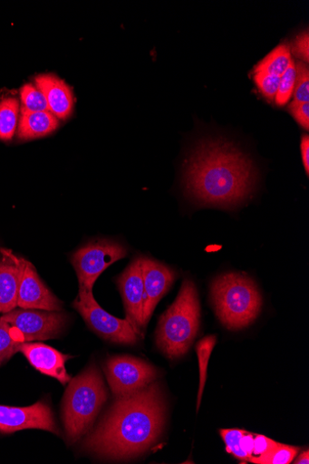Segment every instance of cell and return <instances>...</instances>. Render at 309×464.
<instances>
[{"mask_svg":"<svg viewBox=\"0 0 309 464\" xmlns=\"http://www.w3.org/2000/svg\"><path fill=\"white\" fill-rule=\"evenodd\" d=\"M257 180L253 160L225 139L200 141L185 164V188L200 206L237 208L251 198Z\"/></svg>","mask_w":309,"mask_h":464,"instance_id":"cell-1","label":"cell"},{"mask_svg":"<svg viewBox=\"0 0 309 464\" xmlns=\"http://www.w3.org/2000/svg\"><path fill=\"white\" fill-rule=\"evenodd\" d=\"M116 399L98 428L85 439L84 447L114 459L140 456L162 433L165 403L161 391L157 384H150L136 393Z\"/></svg>","mask_w":309,"mask_h":464,"instance_id":"cell-2","label":"cell"},{"mask_svg":"<svg viewBox=\"0 0 309 464\" xmlns=\"http://www.w3.org/2000/svg\"><path fill=\"white\" fill-rule=\"evenodd\" d=\"M199 324L198 289L191 279H185L178 298L159 319L158 348L170 360L184 356L198 335Z\"/></svg>","mask_w":309,"mask_h":464,"instance_id":"cell-3","label":"cell"},{"mask_svg":"<svg viewBox=\"0 0 309 464\" xmlns=\"http://www.w3.org/2000/svg\"><path fill=\"white\" fill-rule=\"evenodd\" d=\"M107 397L103 378L95 366L88 367L69 382L63 402V420L71 443L90 431Z\"/></svg>","mask_w":309,"mask_h":464,"instance_id":"cell-4","label":"cell"},{"mask_svg":"<svg viewBox=\"0 0 309 464\" xmlns=\"http://www.w3.org/2000/svg\"><path fill=\"white\" fill-rule=\"evenodd\" d=\"M211 299L217 316L230 330L251 324L258 316L262 299L248 276L231 273L217 277L211 285Z\"/></svg>","mask_w":309,"mask_h":464,"instance_id":"cell-5","label":"cell"},{"mask_svg":"<svg viewBox=\"0 0 309 464\" xmlns=\"http://www.w3.org/2000/svg\"><path fill=\"white\" fill-rule=\"evenodd\" d=\"M127 256L125 246L107 238L92 241L76 250L72 256V265L78 277L79 292H93L101 275Z\"/></svg>","mask_w":309,"mask_h":464,"instance_id":"cell-6","label":"cell"},{"mask_svg":"<svg viewBox=\"0 0 309 464\" xmlns=\"http://www.w3.org/2000/svg\"><path fill=\"white\" fill-rule=\"evenodd\" d=\"M88 327L102 339L112 343L136 345L139 334L126 319H119L102 309L94 298L93 292H79L73 304Z\"/></svg>","mask_w":309,"mask_h":464,"instance_id":"cell-7","label":"cell"},{"mask_svg":"<svg viewBox=\"0 0 309 464\" xmlns=\"http://www.w3.org/2000/svg\"><path fill=\"white\" fill-rule=\"evenodd\" d=\"M0 318L12 326L20 343L55 339L67 323L65 314L35 309H14Z\"/></svg>","mask_w":309,"mask_h":464,"instance_id":"cell-8","label":"cell"},{"mask_svg":"<svg viewBox=\"0 0 309 464\" xmlns=\"http://www.w3.org/2000/svg\"><path fill=\"white\" fill-rule=\"evenodd\" d=\"M110 388L116 398L136 393L152 384L159 373L156 368L138 358L115 356L104 367Z\"/></svg>","mask_w":309,"mask_h":464,"instance_id":"cell-9","label":"cell"},{"mask_svg":"<svg viewBox=\"0 0 309 464\" xmlns=\"http://www.w3.org/2000/svg\"><path fill=\"white\" fill-rule=\"evenodd\" d=\"M24 430H42L60 435L51 407L36 402L30 407L0 405V433L12 434Z\"/></svg>","mask_w":309,"mask_h":464,"instance_id":"cell-10","label":"cell"},{"mask_svg":"<svg viewBox=\"0 0 309 464\" xmlns=\"http://www.w3.org/2000/svg\"><path fill=\"white\" fill-rule=\"evenodd\" d=\"M141 258L137 257L132 260L116 279L125 308V319L140 336L143 335L145 330L143 324L144 283Z\"/></svg>","mask_w":309,"mask_h":464,"instance_id":"cell-11","label":"cell"},{"mask_svg":"<svg viewBox=\"0 0 309 464\" xmlns=\"http://www.w3.org/2000/svg\"><path fill=\"white\" fill-rule=\"evenodd\" d=\"M144 283L143 324L146 328L158 304L170 289L176 273L159 262L141 258Z\"/></svg>","mask_w":309,"mask_h":464,"instance_id":"cell-12","label":"cell"},{"mask_svg":"<svg viewBox=\"0 0 309 464\" xmlns=\"http://www.w3.org/2000/svg\"><path fill=\"white\" fill-rule=\"evenodd\" d=\"M17 307L53 312L63 310V304L42 282L34 266L26 260L19 288Z\"/></svg>","mask_w":309,"mask_h":464,"instance_id":"cell-13","label":"cell"},{"mask_svg":"<svg viewBox=\"0 0 309 464\" xmlns=\"http://www.w3.org/2000/svg\"><path fill=\"white\" fill-rule=\"evenodd\" d=\"M0 314H5L17 307L25 259L6 248H0Z\"/></svg>","mask_w":309,"mask_h":464,"instance_id":"cell-14","label":"cell"},{"mask_svg":"<svg viewBox=\"0 0 309 464\" xmlns=\"http://www.w3.org/2000/svg\"><path fill=\"white\" fill-rule=\"evenodd\" d=\"M19 352L41 373L56 378L63 385L71 382L65 368V362L71 358L69 355L42 343H22Z\"/></svg>","mask_w":309,"mask_h":464,"instance_id":"cell-15","label":"cell"},{"mask_svg":"<svg viewBox=\"0 0 309 464\" xmlns=\"http://www.w3.org/2000/svg\"><path fill=\"white\" fill-rule=\"evenodd\" d=\"M36 87L45 96L49 111L59 120H66L72 112L74 98L68 84L53 74H43L35 78Z\"/></svg>","mask_w":309,"mask_h":464,"instance_id":"cell-16","label":"cell"},{"mask_svg":"<svg viewBox=\"0 0 309 464\" xmlns=\"http://www.w3.org/2000/svg\"><path fill=\"white\" fill-rule=\"evenodd\" d=\"M18 138L32 140L46 137L59 128V119L51 111L30 112L21 110Z\"/></svg>","mask_w":309,"mask_h":464,"instance_id":"cell-17","label":"cell"},{"mask_svg":"<svg viewBox=\"0 0 309 464\" xmlns=\"http://www.w3.org/2000/svg\"><path fill=\"white\" fill-rule=\"evenodd\" d=\"M292 61L290 47L283 44L258 62L254 67L253 72H263L281 77Z\"/></svg>","mask_w":309,"mask_h":464,"instance_id":"cell-18","label":"cell"},{"mask_svg":"<svg viewBox=\"0 0 309 464\" xmlns=\"http://www.w3.org/2000/svg\"><path fill=\"white\" fill-rule=\"evenodd\" d=\"M20 115V104L15 98H6L0 102V140L14 139Z\"/></svg>","mask_w":309,"mask_h":464,"instance_id":"cell-19","label":"cell"},{"mask_svg":"<svg viewBox=\"0 0 309 464\" xmlns=\"http://www.w3.org/2000/svg\"><path fill=\"white\" fill-rule=\"evenodd\" d=\"M216 335H209L205 337L198 345H197V353L198 357L199 362V390L198 395V407L197 410H199L203 391L205 388V384L207 382V372H208V364L209 362V358L211 353L216 345Z\"/></svg>","mask_w":309,"mask_h":464,"instance_id":"cell-20","label":"cell"},{"mask_svg":"<svg viewBox=\"0 0 309 464\" xmlns=\"http://www.w3.org/2000/svg\"><path fill=\"white\" fill-rule=\"evenodd\" d=\"M299 448L278 443L266 454L252 457L250 462L256 464H289L297 455Z\"/></svg>","mask_w":309,"mask_h":464,"instance_id":"cell-21","label":"cell"},{"mask_svg":"<svg viewBox=\"0 0 309 464\" xmlns=\"http://www.w3.org/2000/svg\"><path fill=\"white\" fill-rule=\"evenodd\" d=\"M21 101L23 103L21 110L23 111L30 112L49 111L45 96H43L40 90L36 86H34L33 83L25 84L21 90Z\"/></svg>","mask_w":309,"mask_h":464,"instance_id":"cell-22","label":"cell"},{"mask_svg":"<svg viewBox=\"0 0 309 464\" xmlns=\"http://www.w3.org/2000/svg\"><path fill=\"white\" fill-rule=\"evenodd\" d=\"M21 343L15 339L12 326L0 318V364L19 353Z\"/></svg>","mask_w":309,"mask_h":464,"instance_id":"cell-23","label":"cell"},{"mask_svg":"<svg viewBox=\"0 0 309 464\" xmlns=\"http://www.w3.org/2000/svg\"><path fill=\"white\" fill-rule=\"evenodd\" d=\"M296 78L295 63L293 60L287 70L281 76L279 88L275 99L278 107L285 106L291 100Z\"/></svg>","mask_w":309,"mask_h":464,"instance_id":"cell-24","label":"cell"},{"mask_svg":"<svg viewBox=\"0 0 309 464\" xmlns=\"http://www.w3.org/2000/svg\"><path fill=\"white\" fill-rule=\"evenodd\" d=\"M295 63L296 78L294 90V101L296 102H309V69L306 63L298 61Z\"/></svg>","mask_w":309,"mask_h":464,"instance_id":"cell-25","label":"cell"},{"mask_svg":"<svg viewBox=\"0 0 309 464\" xmlns=\"http://www.w3.org/2000/svg\"><path fill=\"white\" fill-rule=\"evenodd\" d=\"M252 79L260 93L269 101L275 99L281 77L263 72H253Z\"/></svg>","mask_w":309,"mask_h":464,"instance_id":"cell-26","label":"cell"},{"mask_svg":"<svg viewBox=\"0 0 309 464\" xmlns=\"http://www.w3.org/2000/svg\"><path fill=\"white\" fill-rule=\"evenodd\" d=\"M245 432V430H223L219 431L227 445V452L233 454L241 461H249V458L242 450L240 444Z\"/></svg>","mask_w":309,"mask_h":464,"instance_id":"cell-27","label":"cell"},{"mask_svg":"<svg viewBox=\"0 0 309 464\" xmlns=\"http://www.w3.org/2000/svg\"><path fill=\"white\" fill-rule=\"evenodd\" d=\"M291 53L304 63H309V34L308 30L301 32L293 41ZM291 53V54H292Z\"/></svg>","mask_w":309,"mask_h":464,"instance_id":"cell-28","label":"cell"},{"mask_svg":"<svg viewBox=\"0 0 309 464\" xmlns=\"http://www.w3.org/2000/svg\"><path fill=\"white\" fill-rule=\"evenodd\" d=\"M288 111L301 128L306 131L309 130V102L293 101L288 106Z\"/></svg>","mask_w":309,"mask_h":464,"instance_id":"cell-29","label":"cell"},{"mask_svg":"<svg viewBox=\"0 0 309 464\" xmlns=\"http://www.w3.org/2000/svg\"><path fill=\"white\" fill-rule=\"evenodd\" d=\"M278 442L262 436L256 435L254 437V450L252 457H258L263 454H266L277 446Z\"/></svg>","mask_w":309,"mask_h":464,"instance_id":"cell-30","label":"cell"},{"mask_svg":"<svg viewBox=\"0 0 309 464\" xmlns=\"http://www.w3.org/2000/svg\"><path fill=\"white\" fill-rule=\"evenodd\" d=\"M301 157L306 176L309 174V137L303 135L301 139Z\"/></svg>","mask_w":309,"mask_h":464,"instance_id":"cell-31","label":"cell"},{"mask_svg":"<svg viewBox=\"0 0 309 464\" xmlns=\"http://www.w3.org/2000/svg\"><path fill=\"white\" fill-rule=\"evenodd\" d=\"M254 437L255 434L245 432L241 439V448L245 451V453L247 455V457L250 459L253 456V450H254Z\"/></svg>","mask_w":309,"mask_h":464,"instance_id":"cell-32","label":"cell"},{"mask_svg":"<svg viewBox=\"0 0 309 464\" xmlns=\"http://www.w3.org/2000/svg\"><path fill=\"white\" fill-rule=\"evenodd\" d=\"M296 464H308L309 463V452L305 450L303 452L298 459L295 460Z\"/></svg>","mask_w":309,"mask_h":464,"instance_id":"cell-33","label":"cell"}]
</instances>
